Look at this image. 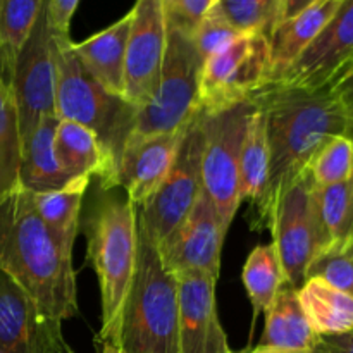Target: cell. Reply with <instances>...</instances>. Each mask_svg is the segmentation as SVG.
Wrapping results in <instances>:
<instances>
[{
  "mask_svg": "<svg viewBox=\"0 0 353 353\" xmlns=\"http://www.w3.org/2000/svg\"><path fill=\"white\" fill-rule=\"evenodd\" d=\"M241 279L250 299L255 321L278 295L279 290L288 285L274 245H257L250 252L245 261Z\"/></svg>",
  "mask_w": 353,
  "mask_h": 353,
  "instance_id": "4316f807",
  "label": "cell"
},
{
  "mask_svg": "<svg viewBox=\"0 0 353 353\" xmlns=\"http://www.w3.org/2000/svg\"><path fill=\"white\" fill-rule=\"evenodd\" d=\"M265 117L269 147L268 212L271 226L276 200L307 168L330 138L350 137L353 116L330 88L269 85L252 99Z\"/></svg>",
  "mask_w": 353,
  "mask_h": 353,
  "instance_id": "6da1fadb",
  "label": "cell"
},
{
  "mask_svg": "<svg viewBox=\"0 0 353 353\" xmlns=\"http://www.w3.org/2000/svg\"><path fill=\"white\" fill-rule=\"evenodd\" d=\"M114 345L126 353H181L178 281L140 221L137 269Z\"/></svg>",
  "mask_w": 353,
  "mask_h": 353,
  "instance_id": "277c9868",
  "label": "cell"
},
{
  "mask_svg": "<svg viewBox=\"0 0 353 353\" xmlns=\"http://www.w3.org/2000/svg\"><path fill=\"white\" fill-rule=\"evenodd\" d=\"M316 352L319 353H353V331L334 336H321Z\"/></svg>",
  "mask_w": 353,
  "mask_h": 353,
  "instance_id": "d590c367",
  "label": "cell"
},
{
  "mask_svg": "<svg viewBox=\"0 0 353 353\" xmlns=\"http://www.w3.org/2000/svg\"><path fill=\"white\" fill-rule=\"evenodd\" d=\"M353 65V0L340 7L319 37L296 59L278 85L300 88L331 86Z\"/></svg>",
  "mask_w": 353,
  "mask_h": 353,
  "instance_id": "9a60e30c",
  "label": "cell"
},
{
  "mask_svg": "<svg viewBox=\"0 0 353 353\" xmlns=\"http://www.w3.org/2000/svg\"><path fill=\"white\" fill-rule=\"evenodd\" d=\"M57 124L59 117L55 114L43 117L24 141L19 171L21 188L31 193L54 192L76 179L64 171L55 154Z\"/></svg>",
  "mask_w": 353,
  "mask_h": 353,
  "instance_id": "603a6c76",
  "label": "cell"
},
{
  "mask_svg": "<svg viewBox=\"0 0 353 353\" xmlns=\"http://www.w3.org/2000/svg\"><path fill=\"white\" fill-rule=\"evenodd\" d=\"M0 271L62 323L78 316L72 257L62 254L34 209L33 193L21 186L0 199Z\"/></svg>",
  "mask_w": 353,
  "mask_h": 353,
  "instance_id": "7a4b0ae2",
  "label": "cell"
},
{
  "mask_svg": "<svg viewBox=\"0 0 353 353\" xmlns=\"http://www.w3.org/2000/svg\"><path fill=\"white\" fill-rule=\"evenodd\" d=\"M0 353H74L62 321L0 271Z\"/></svg>",
  "mask_w": 353,
  "mask_h": 353,
  "instance_id": "7c38bea8",
  "label": "cell"
},
{
  "mask_svg": "<svg viewBox=\"0 0 353 353\" xmlns=\"http://www.w3.org/2000/svg\"><path fill=\"white\" fill-rule=\"evenodd\" d=\"M340 3L341 0H319L296 16L276 24L268 38L269 59H271L269 85H278L281 81L296 59L319 37Z\"/></svg>",
  "mask_w": 353,
  "mask_h": 353,
  "instance_id": "44dd1931",
  "label": "cell"
},
{
  "mask_svg": "<svg viewBox=\"0 0 353 353\" xmlns=\"http://www.w3.org/2000/svg\"><path fill=\"white\" fill-rule=\"evenodd\" d=\"M316 205L326 245L353 236V181L317 186Z\"/></svg>",
  "mask_w": 353,
  "mask_h": 353,
  "instance_id": "f1b7e54d",
  "label": "cell"
},
{
  "mask_svg": "<svg viewBox=\"0 0 353 353\" xmlns=\"http://www.w3.org/2000/svg\"><path fill=\"white\" fill-rule=\"evenodd\" d=\"M203 133L200 112L190 119L183 131L174 162L157 192L138 207V221L155 245H161L176 226L188 216L202 186Z\"/></svg>",
  "mask_w": 353,
  "mask_h": 353,
  "instance_id": "30bf717a",
  "label": "cell"
},
{
  "mask_svg": "<svg viewBox=\"0 0 353 353\" xmlns=\"http://www.w3.org/2000/svg\"><path fill=\"white\" fill-rule=\"evenodd\" d=\"M217 0H164L168 26L193 37L203 17L212 10Z\"/></svg>",
  "mask_w": 353,
  "mask_h": 353,
  "instance_id": "836d02e7",
  "label": "cell"
},
{
  "mask_svg": "<svg viewBox=\"0 0 353 353\" xmlns=\"http://www.w3.org/2000/svg\"><path fill=\"white\" fill-rule=\"evenodd\" d=\"M299 300L319 336L353 331V296L334 288L323 278H307L299 288Z\"/></svg>",
  "mask_w": 353,
  "mask_h": 353,
  "instance_id": "d4e9b609",
  "label": "cell"
},
{
  "mask_svg": "<svg viewBox=\"0 0 353 353\" xmlns=\"http://www.w3.org/2000/svg\"><path fill=\"white\" fill-rule=\"evenodd\" d=\"M90 181L92 178H76L54 192L33 193L34 209L41 223L45 224L62 254L68 257H72V247L81 226L79 214L83 196L88 190Z\"/></svg>",
  "mask_w": 353,
  "mask_h": 353,
  "instance_id": "cb8c5ba5",
  "label": "cell"
},
{
  "mask_svg": "<svg viewBox=\"0 0 353 353\" xmlns=\"http://www.w3.org/2000/svg\"><path fill=\"white\" fill-rule=\"evenodd\" d=\"M271 59L264 34H240L202 64L196 110L219 112L250 102L269 85Z\"/></svg>",
  "mask_w": 353,
  "mask_h": 353,
  "instance_id": "52a82bcc",
  "label": "cell"
},
{
  "mask_svg": "<svg viewBox=\"0 0 353 353\" xmlns=\"http://www.w3.org/2000/svg\"><path fill=\"white\" fill-rule=\"evenodd\" d=\"M131 14L123 99L138 109L157 90L168 47V21L164 0H137Z\"/></svg>",
  "mask_w": 353,
  "mask_h": 353,
  "instance_id": "4fadbf2b",
  "label": "cell"
},
{
  "mask_svg": "<svg viewBox=\"0 0 353 353\" xmlns=\"http://www.w3.org/2000/svg\"><path fill=\"white\" fill-rule=\"evenodd\" d=\"M55 45L48 21V0L17 54L9 85L19 114L23 145L43 117L55 114Z\"/></svg>",
  "mask_w": 353,
  "mask_h": 353,
  "instance_id": "8fae6325",
  "label": "cell"
},
{
  "mask_svg": "<svg viewBox=\"0 0 353 353\" xmlns=\"http://www.w3.org/2000/svg\"><path fill=\"white\" fill-rule=\"evenodd\" d=\"M240 34V31L231 26L219 12H216L214 9L210 10L193 33V43H195L196 52L202 59V64L214 54H217L221 48L236 40Z\"/></svg>",
  "mask_w": 353,
  "mask_h": 353,
  "instance_id": "d6a6232c",
  "label": "cell"
},
{
  "mask_svg": "<svg viewBox=\"0 0 353 353\" xmlns=\"http://www.w3.org/2000/svg\"><path fill=\"white\" fill-rule=\"evenodd\" d=\"M54 45L57 68L55 116L92 130L117 165L133 131L137 107L107 92L86 71L72 48L71 37L54 34Z\"/></svg>",
  "mask_w": 353,
  "mask_h": 353,
  "instance_id": "5b68a950",
  "label": "cell"
},
{
  "mask_svg": "<svg viewBox=\"0 0 353 353\" xmlns=\"http://www.w3.org/2000/svg\"><path fill=\"white\" fill-rule=\"evenodd\" d=\"M254 102H243L219 112H200L203 133L202 186L230 228L240 207V157Z\"/></svg>",
  "mask_w": 353,
  "mask_h": 353,
  "instance_id": "ba28073f",
  "label": "cell"
},
{
  "mask_svg": "<svg viewBox=\"0 0 353 353\" xmlns=\"http://www.w3.org/2000/svg\"><path fill=\"white\" fill-rule=\"evenodd\" d=\"M317 186L336 185L353 178V141L347 134L330 138L309 164Z\"/></svg>",
  "mask_w": 353,
  "mask_h": 353,
  "instance_id": "4dcf8cb0",
  "label": "cell"
},
{
  "mask_svg": "<svg viewBox=\"0 0 353 353\" xmlns=\"http://www.w3.org/2000/svg\"><path fill=\"white\" fill-rule=\"evenodd\" d=\"M248 353H262V352H254V350H252V348H250V350H248ZM312 353H319V352H312Z\"/></svg>",
  "mask_w": 353,
  "mask_h": 353,
  "instance_id": "b9f144b4",
  "label": "cell"
},
{
  "mask_svg": "<svg viewBox=\"0 0 353 353\" xmlns=\"http://www.w3.org/2000/svg\"><path fill=\"white\" fill-rule=\"evenodd\" d=\"M330 88L340 97V100L347 105V109L353 112V65L347 72H343Z\"/></svg>",
  "mask_w": 353,
  "mask_h": 353,
  "instance_id": "8d00e7d4",
  "label": "cell"
},
{
  "mask_svg": "<svg viewBox=\"0 0 353 353\" xmlns=\"http://www.w3.org/2000/svg\"><path fill=\"white\" fill-rule=\"evenodd\" d=\"M178 281V326L181 353H233L216 307L217 276L186 272Z\"/></svg>",
  "mask_w": 353,
  "mask_h": 353,
  "instance_id": "2e32d148",
  "label": "cell"
},
{
  "mask_svg": "<svg viewBox=\"0 0 353 353\" xmlns=\"http://www.w3.org/2000/svg\"><path fill=\"white\" fill-rule=\"evenodd\" d=\"M316 188L307 165L279 193L269 226L286 283L296 290L305 283L312 259L326 247L317 216Z\"/></svg>",
  "mask_w": 353,
  "mask_h": 353,
  "instance_id": "9c48e42d",
  "label": "cell"
},
{
  "mask_svg": "<svg viewBox=\"0 0 353 353\" xmlns=\"http://www.w3.org/2000/svg\"><path fill=\"white\" fill-rule=\"evenodd\" d=\"M186 128V126H185ZM185 128L174 133L130 138L117 164V188L134 207H141L168 176Z\"/></svg>",
  "mask_w": 353,
  "mask_h": 353,
  "instance_id": "e0dca14e",
  "label": "cell"
},
{
  "mask_svg": "<svg viewBox=\"0 0 353 353\" xmlns=\"http://www.w3.org/2000/svg\"><path fill=\"white\" fill-rule=\"evenodd\" d=\"M23 134L12 90L0 72V199L19 188Z\"/></svg>",
  "mask_w": 353,
  "mask_h": 353,
  "instance_id": "484cf974",
  "label": "cell"
},
{
  "mask_svg": "<svg viewBox=\"0 0 353 353\" xmlns=\"http://www.w3.org/2000/svg\"><path fill=\"white\" fill-rule=\"evenodd\" d=\"M102 190L83 223L86 259L95 269L102 299V327L97 345L116 343L138 257V207L128 196Z\"/></svg>",
  "mask_w": 353,
  "mask_h": 353,
  "instance_id": "3957f363",
  "label": "cell"
},
{
  "mask_svg": "<svg viewBox=\"0 0 353 353\" xmlns=\"http://www.w3.org/2000/svg\"><path fill=\"white\" fill-rule=\"evenodd\" d=\"M319 2V0H283L281 3V17H279V23L290 17L296 16L299 12H302L303 9L310 7L312 3Z\"/></svg>",
  "mask_w": 353,
  "mask_h": 353,
  "instance_id": "74e56055",
  "label": "cell"
},
{
  "mask_svg": "<svg viewBox=\"0 0 353 353\" xmlns=\"http://www.w3.org/2000/svg\"><path fill=\"white\" fill-rule=\"evenodd\" d=\"M228 230L212 200L202 192L188 216L157 245L162 264L172 276L209 272L219 278L221 252Z\"/></svg>",
  "mask_w": 353,
  "mask_h": 353,
  "instance_id": "5bb4252c",
  "label": "cell"
},
{
  "mask_svg": "<svg viewBox=\"0 0 353 353\" xmlns=\"http://www.w3.org/2000/svg\"><path fill=\"white\" fill-rule=\"evenodd\" d=\"M79 0H48V21L54 34L69 37L71 19Z\"/></svg>",
  "mask_w": 353,
  "mask_h": 353,
  "instance_id": "e575fe53",
  "label": "cell"
},
{
  "mask_svg": "<svg viewBox=\"0 0 353 353\" xmlns=\"http://www.w3.org/2000/svg\"><path fill=\"white\" fill-rule=\"evenodd\" d=\"M352 116H353V112H352ZM350 138H352V141H353V124H352V131H350ZM352 181H353V178H352Z\"/></svg>",
  "mask_w": 353,
  "mask_h": 353,
  "instance_id": "ab89813d",
  "label": "cell"
},
{
  "mask_svg": "<svg viewBox=\"0 0 353 353\" xmlns=\"http://www.w3.org/2000/svg\"><path fill=\"white\" fill-rule=\"evenodd\" d=\"M314 276L353 296V236L333 241L317 252L307 269V278Z\"/></svg>",
  "mask_w": 353,
  "mask_h": 353,
  "instance_id": "1f68e13d",
  "label": "cell"
},
{
  "mask_svg": "<svg viewBox=\"0 0 353 353\" xmlns=\"http://www.w3.org/2000/svg\"><path fill=\"white\" fill-rule=\"evenodd\" d=\"M283 0H217L212 7L241 34L269 38L281 17Z\"/></svg>",
  "mask_w": 353,
  "mask_h": 353,
  "instance_id": "f546056e",
  "label": "cell"
},
{
  "mask_svg": "<svg viewBox=\"0 0 353 353\" xmlns=\"http://www.w3.org/2000/svg\"><path fill=\"white\" fill-rule=\"evenodd\" d=\"M100 353H126L121 350L119 347H116V345H110V343H100Z\"/></svg>",
  "mask_w": 353,
  "mask_h": 353,
  "instance_id": "f35d334b",
  "label": "cell"
},
{
  "mask_svg": "<svg viewBox=\"0 0 353 353\" xmlns=\"http://www.w3.org/2000/svg\"><path fill=\"white\" fill-rule=\"evenodd\" d=\"M200 71L202 59L193 37L168 26V47L157 90L137 109L130 138L183 130L196 112Z\"/></svg>",
  "mask_w": 353,
  "mask_h": 353,
  "instance_id": "8992f818",
  "label": "cell"
},
{
  "mask_svg": "<svg viewBox=\"0 0 353 353\" xmlns=\"http://www.w3.org/2000/svg\"><path fill=\"white\" fill-rule=\"evenodd\" d=\"M248 350H250V348H245V350H241V352H233V353H248Z\"/></svg>",
  "mask_w": 353,
  "mask_h": 353,
  "instance_id": "60d3db41",
  "label": "cell"
},
{
  "mask_svg": "<svg viewBox=\"0 0 353 353\" xmlns=\"http://www.w3.org/2000/svg\"><path fill=\"white\" fill-rule=\"evenodd\" d=\"M43 6L45 0H0V72L7 83Z\"/></svg>",
  "mask_w": 353,
  "mask_h": 353,
  "instance_id": "83f0119b",
  "label": "cell"
},
{
  "mask_svg": "<svg viewBox=\"0 0 353 353\" xmlns=\"http://www.w3.org/2000/svg\"><path fill=\"white\" fill-rule=\"evenodd\" d=\"M55 154L71 178H99L100 190L117 188V165L102 141L88 128L59 119Z\"/></svg>",
  "mask_w": 353,
  "mask_h": 353,
  "instance_id": "ffe728a7",
  "label": "cell"
},
{
  "mask_svg": "<svg viewBox=\"0 0 353 353\" xmlns=\"http://www.w3.org/2000/svg\"><path fill=\"white\" fill-rule=\"evenodd\" d=\"M269 186V147L265 134V117L254 102L247 124L240 157V199L250 203V228L255 231L269 230L268 212Z\"/></svg>",
  "mask_w": 353,
  "mask_h": 353,
  "instance_id": "d6986e66",
  "label": "cell"
},
{
  "mask_svg": "<svg viewBox=\"0 0 353 353\" xmlns=\"http://www.w3.org/2000/svg\"><path fill=\"white\" fill-rule=\"evenodd\" d=\"M265 326L254 352L312 353L321 336L310 326L299 300V290L285 285L265 307Z\"/></svg>",
  "mask_w": 353,
  "mask_h": 353,
  "instance_id": "ac0fdd59",
  "label": "cell"
},
{
  "mask_svg": "<svg viewBox=\"0 0 353 353\" xmlns=\"http://www.w3.org/2000/svg\"><path fill=\"white\" fill-rule=\"evenodd\" d=\"M133 14L130 12L100 33L86 38L81 43L72 41L76 55L86 71L107 90L117 97L124 93V68L126 45Z\"/></svg>",
  "mask_w": 353,
  "mask_h": 353,
  "instance_id": "7402d4cb",
  "label": "cell"
}]
</instances>
